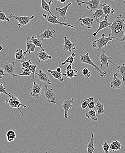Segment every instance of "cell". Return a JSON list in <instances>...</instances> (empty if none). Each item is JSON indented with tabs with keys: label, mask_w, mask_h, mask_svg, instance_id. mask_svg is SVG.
I'll list each match as a JSON object with an SVG mask.
<instances>
[{
	"label": "cell",
	"mask_w": 125,
	"mask_h": 153,
	"mask_svg": "<svg viewBox=\"0 0 125 153\" xmlns=\"http://www.w3.org/2000/svg\"><path fill=\"white\" fill-rule=\"evenodd\" d=\"M5 76V72L3 70L0 69V79H1L4 76Z\"/></svg>",
	"instance_id": "cell-45"
},
{
	"label": "cell",
	"mask_w": 125,
	"mask_h": 153,
	"mask_svg": "<svg viewBox=\"0 0 125 153\" xmlns=\"http://www.w3.org/2000/svg\"><path fill=\"white\" fill-rule=\"evenodd\" d=\"M15 58L16 62L21 63L27 60L25 56L24 55L23 50L19 48L16 50L15 54Z\"/></svg>",
	"instance_id": "cell-21"
},
{
	"label": "cell",
	"mask_w": 125,
	"mask_h": 153,
	"mask_svg": "<svg viewBox=\"0 0 125 153\" xmlns=\"http://www.w3.org/2000/svg\"><path fill=\"white\" fill-rule=\"evenodd\" d=\"M67 0H60V1L62 3H65Z\"/></svg>",
	"instance_id": "cell-49"
},
{
	"label": "cell",
	"mask_w": 125,
	"mask_h": 153,
	"mask_svg": "<svg viewBox=\"0 0 125 153\" xmlns=\"http://www.w3.org/2000/svg\"><path fill=\"white\" fill-rule=\"evenodd\" d=\"M3 50V47L1 45H0V51H1Z\"/></svg>",
	"instance_id": "cell-50"
},
{
	"label": "cell",
	"mask_w": 125,
	"mask_h": 153,
	"mask_svg": "<svg viewBox=\"0 0 125 153\" xmlns=\"http://www.w3.org/2000/svg\"><path fill=\"white\" fill-rule=\"evenodd\" d=\"M41 8L44 11H46L48 13H49L50 14L52 15L53 17L55 18H57L56 16L54 15L52 13L51 11L50 10V5H49V4L45 1V0H41Z\"/></svg>",
	"instance_id": "cell-32"
},
{
	"label": "cell",
	"mask_w": 125,
	"mask_h": 153,
	"mask_svg": "<svg viewBox=\"0 0 125 153\" xmlns=\"http://www.w3.org/2000/svg\"><path fill=\"white\" fill-rule=\"evenodd\" d=\"M74 98H73L70 99L69 98H67L65 100H64L63 102L62 107L63 108L64 111L65 118L67 119L68 118V112L69 109L73 108V105L72 104L74 103Z\"/></svg>",
	"instance_id": "cell-12"
},
{
	"label": "cell",
	"mask_w": 125,
	"mask_h": 153,
	"mask_svg": "<svg viewBox=\"0 0 125 153\" xmlns=\"http://www.w3.org/2000/svg\"><path fill=\"white\" fill-rule=\"evenodd\" d=\"M99 24H100L99 28H98V30H97L96 32H94V33H93V36H96L97 34H98V33H99L100 31L103 30V29L107 28V27H110L112 24V23L108 22V18H107L106 16L104 19H103V20L102 21L99 22Z\"/></svg>",
	"instance_id": "cell-19"
},
{
	"label": "cell",
	"mask_w": 125,
	"mask_h": 153,
	"mask_svg": "<svg viewBox=\"0 0 125 153\" xmlns=\"http://www.w3.org/2000/svg\"><path fill=\"white\" fill-rule=\"evenodd\" d=\"M37 65L35 64H31L29 67V69L31 71V73H33V79L35 78V75L36 74V69H37Z\"/></svg>",
	"instance_id": "cell-43"
},
{
	"label": "cell",
	"mask_w": 125,
	"mask_h": 153,
	"mask_svg": "<svg viewBox=\"0 0 125 153\" xmlns=\"http://www.w3.org/2000/svg\"><path fill=\"white\" fill-rule=\"evenodd\" d=\"M35 16L33 15L31 16H18L16 15L11 14L9 16L10 19H14L16 20L18 22V26L19 27L24 26L28 24L31 20L34 19Z\"/></svg>",
	"instance_id": "cell-7"
},
{
	"label": "cell",
	"mask_w": 125,
	"mask_h": 153,
	"mask_svg": "<svg viewBox=\"0 0 125 153\" xmlns=\"http://www.w3.org/2000/svg\"><path fill=\"white\" fill-rule=\"evenodd\" d=\"M30 41L32 44H34L36 47H39L43 51H45V50L43 48L42 46L41 43L43 42L40 39H39L36 36L28 37Z\"/></svg>",
	"instance_id": "cell-30"
},
{
	"label": "cell",
	"mask_w": 125,
	"mask_h": 153,
	"mask_svg": "<svg viewBox=\"0 0 125 153\" xmlns=\"http://www.w3.org/2000/svg\"><path fill=\"white\" fill-rule=\"evenodd\" d=\"M0 69L3 70L5 72V76H12L16 71L15 62H10L8 61L0 62Z\"/></svg>",
	"instance_id": "cell-4"
},
{
	"label": "cell",
	"mask_w": 125,
	"mask_h": 153,
	"mask_svg": "<svg viewBox=\"0 0 125 153\" xmlns=\"http://www.w3.org/2000/svg\"><path fill=\"white\" fill-rule=\"evenodd\" d=\"M94 133H92L91 134V139L90 141L87 145V150L88 153H93L95 150L94 141Z\"/></svg>",
	"instance_id": "cell-29"
},
{
	"label": "cell",
	"mask_w": 125,
	"mask_h": 153,
	"mask_svg": "<svg viewBox=\"0 0 125 153\" xmlns=\"http://www.w3.org/2000/svg\"><path fill=\"white\" fill-rule=\"evenodd\" d=\"M113 39L112 37H106L105 35L103 34L100 38L94 40L92 43V47L96 49L97 51H102L103 48L106 47L108 43L113 40Z\"/></svg>",
	"instance_id": "cell-3"
},
{
	"label": "cell",
	"mask_w": 125,
	"mask_h": 153,
	"mask_svg": "<svg viewBox=\"0 0 125 153\" xmlns=\"http://www.w3.org/2000/svg\"><path fill=\"white\" fill-rule=\"evenodd\" d=\"M111 1H116V0H111Z\"/></svg>",
	"instance_id": "cell-53"
},
{
	"label": "cell",
	"mask_w": 125,
	"mask_h": 153,
	"mask_svg": "<svg viewBox=\"0 0 125 153\" xmlns=\"http://www.w3.org/2000/svg\"><path fill=\"white\" fill-rule=\"evenodd\" d=\"M56 70L57 72H61V69L60 67H58V68H57Z\"/></svg>",
	"instance_id": "cell-48"
},
{
	"label": "cell",
	"mask_w": 125,
	"mask_h": 153,
	"mask_svg": "<svg viewBox=\"0 0 125 153\" xmlns=\"http://www.w3.org/2000/svg\"><path fill=\"white\" fill-rule=\"evenodd\" d=\"M122 146V143L116 140L111 143L109 145L110 151H111V152H116L118 150H120Z\"/></svg>",
	"instance_id": "cell-28"
},
{
	"label": "cell",
	"mask_w": 125,
	"mask_h": 153,
	"mask_svg": "<svg viewBox=\"0 0 125 153\" xmlns=\"http://www.w3.org/2000/svg\"><path fill=\"white\" fill-rule=\"evenodd\" d=\"M26 47V50L25 52H24V54L25 56H26L27 53L30 54L31 52H35L36 46L34 44L31 43V41H30V39L28 38V37L27 38Z\"/></svg>",
	"instance_id": "cell-24"
},
{
	"label": "cell",
	"mask_w": 125,
	"mask_h": 153,
	"mask_svg": "<svg viewBox=\"0 0 125 153\" xmlns=\"http://www.w3.org/2000/svg\"><path fill=\"white\" fill-rule=\"evenodd\" d=\"M48 72L50 73L53 76L54 78H55V79L59 80L61 82H63L64 81V79L63 78V74L62 72H58L56 71V70H49L47 71Z\"/></svg>",
	"instance_id": "cell-27"
},
{
	"label": "cell",
	"mask_w": 125,
	"mask_h": 153,
	"mask_svg": "<svg viewBox=\"0 0 125 153\" xmlns=\"http://www.w3.org/2000/svg\"><path fill=\"white\" fill-rule=\"evenodd\" d=\"M109 62L111 64L113 65L114 66H115L116 68H118V72L119 73L120 76H121V78L123 79V81L125 82V64L123 63V64L119 66H117L116 65L115 63H114L112 60H110L109 61Z\"/></svg>",
	"instance_id": "cell-25"
},
{
	"label": "cell",
	"mask_w": 125,
	"mask_h": 153,
	"mask_svg": "<svg viewBox=\"0 0 125 153\" xmlns=\"http://www.w3.org/2000/svg\"><path fill=\"white\" fill-rule=\"evenodd\" d=\"M64 45H63V48L64 51L72 52L73 50H75L76 49V44L72 43L67 37H64Z\"/></svg>",
	"instance_id": "cell-15"
},
{
	"label": "cell",
	"mask_w": 125,
	"mask_h": 153,
	"mask_svg": "<svg viewBox=\"0 0 125 153\" xmlns=\"http://www.w3.org/2000/svg\"><path fill=\"white\" fill-rule=\"evenodd\" d=\"M86 117L88 118L91 119L92 120L97 121L98 120V117L96 115V111L94 109H89L86 113Z\"/></svg>",
	"instance_id": "cell-33"
},
{
	"label": "cell",
	"mask_w": 125,
	"mask_h": 153,
	"mask_svg": "<svg viewBox=\"0 0 125 153\" xmlns=\"http://www.w3.org/2000/svg\"><path fill=\"white\" fill-rule=\"evenodd\" d=\"M6 139L8 142L14 141L16 138V134L15 132L13 130H10L7 131L6 134Z\"/></svg>",
	"instance_id": "cell-31"
},
{
	"label": "cell",
	"mask_w": 125,
	"mask_h": 153,
	"mask_svg": "<svg viewBox=\"0 0 125 153\" xmlns=\"http://www.w3.org/2000/svg\"><path fill=\"white\" fill-rule=\"evenodd\" d=\"M72 2H70L63 8H56L55 11L57 12V14L60 19L63 18L64 21H66V15L69 7L72 5Z\"/></svg>",
	"instance_id": "cell-18"
},
{
	"label": "cell",
	"mask_w": 125,
	"mask_h": 153,
	"mask_svg": "<svg viewBox=\"0 0 125 153\" xmlns=\"http://www.w3.org/2000/svg\"><path fill=\"white\" fill-rule=\"evenodd\" d=\"M76 55L75 53H73L70 56L68 57L63 62H62L61 65V66H64V65H65L67 63H69V64H74V58L76 57Z\"/></svg>",
	"instance_id": "cell-36"
},
{
	"label": "cell",
	"mask_w": 125,
	"mask_h": 153,
	"mask_svg": "<svg viewBox=\"0 0 125 153\" xmlns=\"http://www.w3.org/2000/svg\"><path fill=\"white\" fill-rule=\"evenodd\" d=\"M79 21L80 22V25L83 26H87L88 29L92 28V23L94 22V18L90 17H85V18H79Z\"/></svg>",
	"instance_id": "cell-20"
},
{
	"label": "cell",
	"mask_w": 125,
	"mask_h": 153,
	"mask_svg": "<svg viewBox=\"0 0 125 153\" xmlns=\"http://www.w3.org/2000/svg\"><path fill=\"white\" fill-rule=\"evenodd\" d=\"M100 2L101 0H88V1L79 0L76 2L78 5L79 6H81L82 4H86L87 10H89L91 12H93L100 8Z\"/></svg>",
	"instance_id": "cell-5"
},
{
	"label": "cell",
	"mask_w": 125,
	"mask_h": 153,
	"mask_svg": "<svg viewBox=\"0 0 125 153\" xmlns=\"http://www.w3.org/2000/svg\"><path fill=\"white\" fill-rule=\"evenodd\" d=\"M42 16L47 20V22L52 25H58L60 26H65L68 27H71L72 28L74 27V26L73 25H70L68 23H63V22H59L57 20V18L53 17L49 13H48V14H43Z\"/></svg>",
	"instance_id": "cell-9"
},
{
	"label": "cell",
	"mask_w": 125,
	"mask_h": 153,
	"mask_svg": "<svg viewBox=\"0 0 125 153\" xmlns=\"http://www.w3.org/2000/svg\"><path fill=\"white\" fill-rule=\"evenodd\" d=\"M122 17V15L120 14L113 22L109 27L111 33L109 34V36L121 42L125 41V20Z\"/></svg>",
	"instance_id": "cell-1"
},
{
	"label": "cell",
	"mask_w": 125,
	"mask_h": 153,
	"mask_svg": "<svg viewBox=\"0 0 125 153\" xmlns=\"http://www.w3.org/2000/svg\"><path fill=\"white\" fill-rule=\"evenodd\" d=\"M100 8L103 10V13L107 18L110 16L113 15L115 11L113 8H112L111 4H101Z\"/></svg>",
	"instance_id": "cell-16"
},
{
	"label": "cell",
	"mask_w": 125,
	"mask_h": 153,
	"mask_svg": "<svg viewBox=\"0 0 125 153\" xmlns=\"http://www.w3.org/2000/svg\"><path fill=\"white\" fill-rule=\"evenodd\" d=\"M43 82H34L31 87V96L35 99H38L42 93V85Z\"/></svg>",
	"instance_id": "cell-10"
},
{
	"label": "cell",
	"mask_w": 125,
	"mask_h": 153,
	"mask_svg": "<svg viewBox=\"0 0 125 153\" xmlns=\"http://www.w3.org/2000/svg\"><path fill=\"white\" fill-rule=\"evenodd\" d=\"M122 81L118 77V74L116 73L113 74V77L112 80L111 82L110 86L113 89H120L122 88Z\"/></svg>",
	"instance_id": "cell-14"
},
{
	"label": "cell",
	"mask_w": 125,
	"mask_h": 153,
	"mask_svg": "<svg viewBox=\"0 0 125 153\" xmlns=\"http://www.w3.org/2000/svg\"><path fill=\"white\" fill-rule=\"evenodd\" d=\"M21 69L23 70V73L21 74H14L12 75V77H14L15 76H30L31 74V71L29 70V68H21Z\"/></svg>",
	"instance_id": "cell-35"
},
{
	"label": "cell",
	"mask_w": 125,
	"mask_h": 153,
	"mask_svg": "<svg viewBox=\"0 0 125 153\" xmlns=\"http://www.w3.org/2000/svg\"><path fill=\"white\" fill-rule=\"evenodd\" d=\"M0 94H4L9 97H10L12 94L11 93L7 92L5 87L3 86V84L2 83L0 84Z\"/></svg>",
	"instance_id": "cell-40"
},
{
	"label": "cell",
	"mask_w": 125,
	"mask_h": 153,
	"mask_svg": "<svg viewBox=\"0 0 125 153\" xmlns=\"http://www.w3.org/2000/svg\"><path fill=\"white\" fill-rule=\"evenodd\" d=\"M37 55L39 58V60L37 64V65L40 63L41 61H44L52 59V57L50 55H49L47 52H45V51H43L41 50L38 52Z\"/></svg>",
	"instance_id": "cell-23"
},
{
	"label": "cell",
	"mask_w": 125,
	"mask_h": 153,
	"mask_svg": "<svg viewBox=\"0 0 125 153\" xmlns=\"http://www.w3.org/2000/svg\"><path fill=\"white\" fill-rule=\"evenodd\" d=\"M54 1V0H49V5H50L51 4H52V3H53Z\"/></svg>",
	"instance_id": "cell-47"
},
{
	"label": "cell",
	"mask_w": 125,
	"mask_h": 153,
	"mask_svg": "<svg viewBox=\"0 0 125 153\" xmlns=\"http://www.w3.org/2000/svg\"><path fill=\"white\" fill-rule=\"evenodd\" d=\"M99 59L101 67L105 69H106L109 66V61L112 60V58L107 56L105 54V51H102L99 58Z\"/></svg>",
	"instance_id": "cell-11"
},
{
	"label": "cell",
	"mask_w": 125,
	"mask_h": 153,
	"mask_svg": "<svg viewBox=\"0 0 125 153\" xmlns=\"http://www.w3.org/2000/svg\"><path fill=\"white\" fill-rule=\"evenodd\" d=\"M123 2H124V3H125V0H123Z\"/></svg>",
	"instance_id": "cell-51"
},
{
	"label": "cell",
	"mask_w": 125,
	"mask_h": 153,
	"mask_svg": "<svg viewBox=\"0 0 125 153\" xmlns=\"http://www.w3.org/2000/svg\"><path fill=\"white\" fill-rule=\"evenodd\" d=\"M35 74L37 75L39 79L43 82H45L47 84L51 85L52 82L49 77V75L42 70H40L38 73H36Z\"/></svg>",
	"instance_id": "cell-17"
},
{
	"label": "cell",
	"mask_w": 125,
	"mask_h": 153,
	"mask_svg": "<svg viewBox=\"0 0 125 153\" xmlns=\"http://www.w3.org/2000/svg\"><path fill=\"white\" fill-rule=\"evenodd\" d=\"M73 65L72 64H69V65L67 66V67L66 70H71V69H72V68H73Z\"/></svg>",
	"instance_id": "cell-46"
},
{
	"label": "cell",
	"mask_w": 125,
	"mask_h": 153,
	"mask_svg": "<svg viewBox=\"0 0 125 153\" xmlns=\"http://www.w3.org/2000/svg\"><path fill=\"white\" fill-rule=\"evenodd\" d=\"M95 109L97 110V113L99 115H101L105 113L104 105L102 104L100 101H97L95 105Z\"/></svg>",
	"instance_id": "cell-34"
},
{
	"label": "cell",
	"mask_w": 125,
	"mask_h": 153,
	"mask_svg": "<svg viewBox=\"0 0 125 153\" xmlns=\"http://www.w3.org/2000/svg\"><path fill=\"white\" fill-rule=\"evenodd\" d=\"M43 98L47 102L56 104L55 101V93L52 88H49L47 84H45Z\"/></svg>",
	"instance_id": "cell-8"
},
{
	"label": "cell",
	"mask_w": 125,
	"mask_h": 153,
	"mask_svg": "<svg viewBox=\"0 0 125 153\" xmlns=\"http://www.w3.org/2000/svg\"><path fill=\"white\" fill-rule=\"evenodd\" d=\"M5 102L9 104V106L11 108H17L20 111L21 115L23 116L24 115V113L20 108V106H21L23 107L24 108H26L27 106L22 104L17 97L12 94V95L10 97V98L5 100Z\"/></svg>",
	"instance_id": "cell-6"
},
{
	"label": "cell",
	"mask_w": 125,
	"mask_h": 153,
	"mask_svg": "<svg viewBox=\"0 0 125 153\" xmlns=\"http://www.w3.org/2000/svg\"><path fill=\"white\" fill-rule=\"evenodd\" d=\"M79 62L93 66L96 71L99 72L100 77H104L105 75L106 74V71H102L100 68L92 61V60L89 57V52H88L85 55H80L79 56Z\"/></svg>",
	"instance_id": "cell-2"
},
{
	"label": "cell",
	"mask_w": 125,
	"mask_h": 153,
	"mask_svg": "<svg viewBox=\"0 0 125 153\" xmlns=\"http://www.w3.org/2000/svg\"><path fill=\"white\" fill-rule=\"evenodd\" d=\"M57 1H60V0H57Z\"/></svg>",
	"instance_id": "cell-54"
},
{
	"label": "cell",
	"mask_w": 125,
	"mask_h": 153,
	"mask_svg": "<svg viewBox=\"0 0 125 153\" xmlns=\"http://www.w3.org/2000/svg\"><path fill=\"white\" fill-rule=\"evenodd\" d=\"M78 70H66V71L63 73V75L65 76L67 78L72 79L73 77H77V73L78 72Z\"/></svg>",
	"instance_id": "cell-26"
},
{
	"label": "cell",
	"mask_w": 125,
	"mask_h": 153,
	"mask_svg": "<svg viewBox=\"0 0 125 153\" xmlns=\"http://www.w3.org/2000/svg\"><path fill=\"white\" fill-rule=\"evenodd\" d=\"M102 146L103 149L105 153H109L110 152V146L107 142L105 140H103L101 142Z\"/></svg>",
	"instance_id": "cell-38"
},
{
	"label": "cell",
	"mask_w": 125,
	"mask_h": 153,
	"mask_svg": "<svg viewBox=\"0 0 125 153\" xmlns=\"http://www.w3.org/2000/svg\"><path fill=\"white\" fill-rule=\"evenodd\" d=\"M0 21H7L8 22L10 21V18L7 17L5 14L1 10H0Z\"/></svg>",
	"instance_id": "cell-42"
},
{
	"label": "cell",
	"mask_w": 125,
	"mask_h": 153,
	"mask_svg": "<svg viewBox=\"0 0 125 153\" xmlns=\"http://www.w3.org/2000/svg\"><path fill=\"white\" fill-rule=\"evenodd\" d=\"M94 98L93 97H89V98L83 100V103L81 104V107L82 109H87L89 103L91 102V101H94Z\"/></svg>",
	"instance_id": "cell-37"
},
{
	"label": "cell",
	"mask_w": 125,
	"mask_h": 153,
	"mask_svg": "<svg viewBox=\"0 0 125 153\" xmlns=\"http://www.w3.org/2000/svg\"><path fill=\"white\" fill-rule=\"evenodd\" d=\"M75 1H76V2L77 1H78L79 0H75Z\"/></svg>",
	"instance_id": "cell-52"
},
{
	"label": "cell",
	"mask_w": 125,
	"mask_h": 153,
	"mask_svg": "<svg viewBox=\"0 0 125 153\" xmlns=\"http://www.w3.org/2000/svg\"><path fill=\"white\" fill-rule=\"evenodd\" d=\"M32 64V62L30 60H27L26 61L20 64V66H21V68H29L30 67V65Z\"/></svg>",
	"instance_id": "cell-39"
},
{
	"label": "cell",
	"mask_w": 125,
	"mask_h": 153,
	"mask_svg": "<svg viewBox=\"0 0 125 153\" xmlns=\"http://www.w3.org/2000/svg\"><path fill=\"white\" fill-rule=\"evenodd\" d=\"M55 33L54 29H47L45 30L41 34L36 36V37L43 41L45 39H49L50 38H54L53 35Z\"/></svg>",
	"instance_id": "cell-13"
},
{
	"label": "cell",
	"mask_w": 125,
	"mask_h": 153,
	"mask_svg": "<svg viewBox=\"0 0 125 153\" xmlns=\"http://www.w3.org/2000/svg\"><path fill=\"white\" fill-rule=\"evenodd\" d=\"M82 74L86 78H88L91 76V72L90 71L88 68H85L82 71Z\"/></svg>",
	"instance_id": "cell-41"
},
{
	"label": "cell",
	"mask_w": 125,
	"mask_h": 153,
	"mask_svg": "<svg viewBox=\"0 0 125 153\" xmlns=\"http://www.w3.org/2000/svg\"><path fill=\"white\" fill-rule=\"evenodd\" d=\"M88 108L89 109H94V108H95V105L94 101L90 102L88 105Z\"/></svg>",
	"instance_id": "cell-44"
},
{
	"label": "cell",
	"mask_w": 125,
	"mask_h": 153,
	"mask_svg": "<svg viewBox=\"0 0 125 153\" xmlns=\"http://www.w3.org/2000/svg\"><path fill=\"white\" fill-rule=\"evenodd\" d=\"M93 16L96 20V22L99 23L100 22L101 20L104 19L106 16L104 14L103 10L101 9H100L94 11L93 13Z\"/></svg>",
	"instance_id": "cell-22"
}]
</instances>
